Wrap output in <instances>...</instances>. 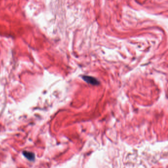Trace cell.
<instances>
[{"label":"cell","instance_id":"cell-1","mask_svg":"<svg viewBox=\"0 0 168 168\" xmlns=\"http://www.w3.org/2000/svg\"><path fill=\"white\" fill-rule=\"evenodd\" d=\"M83 78L85 81L88 83L90 84L91 85H97L99 84L98 81L94 77L88 76H84L83 77Z\"/></svg>","mask_w":168,"mask_h":168},{"label":"cell","instance_id":"cell-2","mask_svg":"<svg viewBox=\"0 0 168 168\" xmlns=\"http://www.w3.org/2000/svg\"><path fill=\"white\" fill-rule=\"evenodd\" d=\"M23 154L25 156V157L29 159V160H34L35 159V154L29 151H24L23 152Z\"/></svg>","mask_w":168,"mask_h":168}]
</instances>
